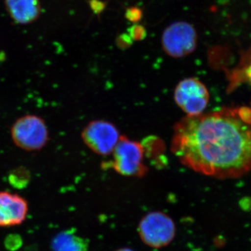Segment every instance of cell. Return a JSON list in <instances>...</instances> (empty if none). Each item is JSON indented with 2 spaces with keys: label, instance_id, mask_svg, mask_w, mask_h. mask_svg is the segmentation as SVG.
Instances as JSON below:
<instances>
[{
  "label": "cell",
  "instance_id": "7",
  "mask_svg": "<svg viewBox=\"0 0 251 251\" xmlns=\"http://www.w3.org/2000/svg\"><path fill=\"white\" fill-rule=\"evenodd\" d=\"M112 167L124 176H140L145 172L143 165L144 150L138 142L120 137L112 151Z\"/></svg>",
  "mask_w": 251,
  "mask_h": 251
},
{
  "label": "cell",
  "instance_id": "4",
  "mask_svg": "<svg viewBox=\"0 0 251 251\" xmlns=\"http://www.w3.org/2000/svg\"><path fill=\"white\" fill-rule=\"evenodd\" d=\"M162 48L168 55L181 58L192 53L198 45V33L192 25L185 21L172 23L163 31Z\"/></svg>",
  "mask_w": 251,
  "mask_h": 251
},
{
  "label": "cell",
  "instance_id": "8",
  "mask_svg": "<svg viewBox=\"0 0 251 251\" xmlns=\"http://www.w3.org/2000/svg\"><path fill=\"white\" fill-rule=\"evenodd\" d=\"M27 201L16 193L0 191V227L22 224L27 218Z\"/></svg>",
  "mask_w": 251,
  "mask_h": 251
},
{
  "label": "cell",
  "instance_id": "14",
  "mask_svg": "<svg viewBox=\"0 0 251 251\" xmlns=\"http://www.w3.org/2000/svg\"><path fill=\"white\" fill-rule=\"evenodd\" d=\"M115 251H133L131 250L130 249H128V248H122V249H118V250Z\"/></svg>",
  "mask_w": 251,
  "mask_h": 251
},
{
  "label": "cell",
  "instance_id": "2",
  "mask_svg": "<svg viewBox=\"0 0 251 251\" xmlns=\"http://www.w3.org/2000/svg\"><path fill=\"white\" fill-rule=\"evenodd\" d=\"M10 134L17 148L29 152L40 151L49 141V130L45 120L32 114L18 118L11 126Z\"/></svg>",
  "mask_w": 251,
  "mask_h": 251
},
{
  "label": "cell",
  "instance_id": "6",
  "mask_svg": "<svg viewBox=\"0 0 251 251\" xmlns=\"http://www.w3.org/2000/svg\"><path fill=\"white\" fill-rule=\"evenodd\" d=\"M81 138L87 148L101 156L112 153L120 139L116 127L104 120L90 122L82 130Z\"/></svg>",
  "mask_w": 251,
  "mask_h": 251
},
{
  "label": "cell",
  "instance_id": "10",
  "mask_svg": "<svg viewBox=\"0 0 251 251\" xmlns=\"http://www.w3.org/2000/svg\"><path fill=\"white\" fill-rule=\"evenodd\" d=\"M89 241L78 235L75 229L62 231L51 242L52 251H88Z\"/></svg>",
  "mask_w": 251,
  "mask_h": 251
},
{
  "label": "cell",
  "instance_id": "3",
  "mask_svg": "<svg viewBox=\"0 0 251 251\" xmlns=\"http://www.w3.org/2000/svg\"><path fill=\"white\" fill-rule=\"evenodd\" d=\"M138 232L144 244L153 249H161L173 242L176 227L169 216L161 211H152L140 221Z\"/></svg>",
  "mask_w": 251,
  "mask_h": 251
},
{
  "label": "cell",
  "instance_id": "13",
  "mask_svg": "<svg viewBox=\"0 0 251 251\" xmlns=\"http://www.w3.org/2000/svg\"><path fill=\"white\" fill-rule=\"evenodd\" d=\"M132 39H130V37L128 34H123V35H121L119 36L118 39H117V45L121 47L122 49H126V48H128V46L131 45L132 44Z\"/></svg>",
  "mask_w": 251,
  "mask_h": 251
},
{
  "label": "cell",
  "instance_id": "1",
  "mask_svg": "<svg viewBox=\"0 0 251 251\" xmlns=\"http://www.w3.org/2000/svg\"><path fill=\"white\" fill-rule=\"evenodd\" d=\"M172 151L185 166L218 179L251 171V108H223L175 126Z\"/></svg>",
  "mask_w": 251,
  "mask_h": 251
},
{
  "label": "cell",
  "instance_id": "11",
  "mask_svg": "<svg viewBox=\"0 0 251 251\" xmlns=\"http://www.w3.org/2000/svg\"><path fill=\"white\" fill-rule=\"evenodd\" d=\"M128 35L133 41L143 40L147 36L146 29L143 25L135 24L128 29Z\"/></svg>",
  "mask_w": 251,
  "mask_h": 251
},
{
  "label": "cell",
  "instance_id": "12",
  "mask_svg": "<svg viewBox=\"0 0 251 251\" xmlns=\"http://www.w3.org/2000/svg\"><path fill=\"white\" fill-rule=\"evenodd\" d=\"M126 18L130 22L137 24L143 18V11L138 7H130L126 9L125 14Z\"/></svg>",
  "mask_w": 251,
  "mask_h": 251
},
{
  "label": "cell",
  "instance_id": "5",
  "mask_svg": "<svg viewBox=\"0 0 251 251\" xmlns=\"http://www.w3.org/2000/svg\"><path fill=\"white\" fill-rule=\"evenodd\" d=\"M209 91L196 77L180 81L174 92L175 103L187 116H196L204 112L209 101Z\"/></svg>",
  "mask_w": 251,
  "mask_h": 251
},
{
  "label": "cell",
  "instance_id": "9",
  "mask_svg": "<svg viewBox=\"0 0 251 251\" xmlns=\"http://www.w3.org/2000/svg\"><path fill=\"white\" fill-rule=\"evenodd\" d=\"M4 3L10 16L18 24H30L40 16L39 0H4Z\"/></svg>",
  "mask_w": 251,
  "mask_h": 251
}]
</instances>
